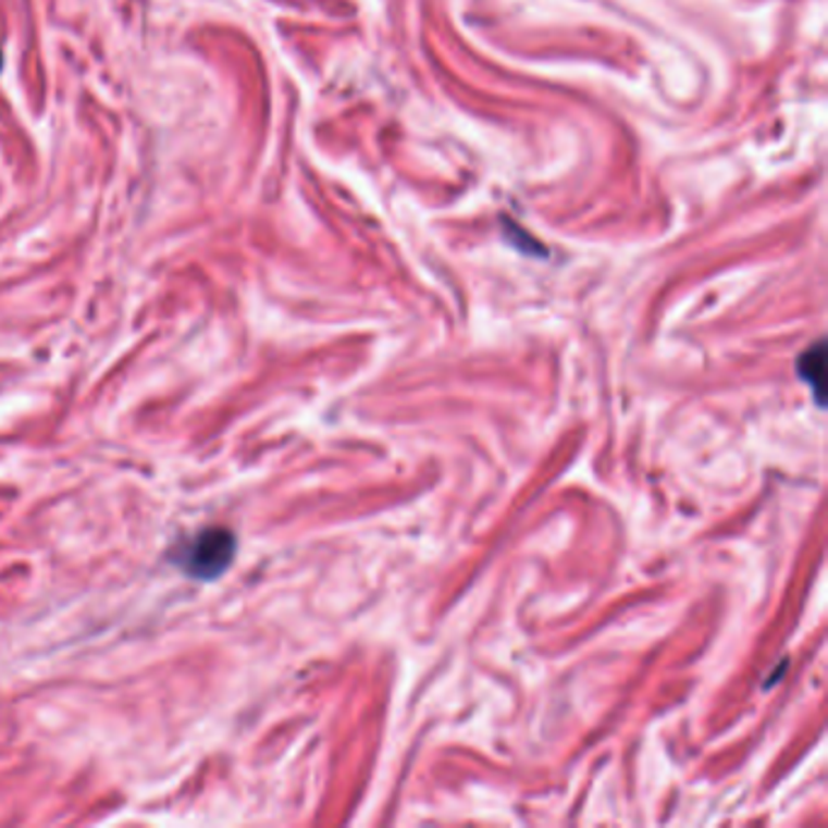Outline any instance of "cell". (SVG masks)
Segmentation results:
<instances>
[{
    "label": "cell",
    "mask_w": 828,
    "mask_h": 828,
    "mask_svg": "<svg viewBox=\"0 0 828 828\" xmlns=\"http://www.w3.org/2000/svg\"><path fill=\"white\" fill-rule=\"evenodd\" d=\"M234 557H236V534L222 526L199 530L195 537L187 540L183 547H177V552L173 554V559L177 566H181V571H185L190 579H199V581L219 579V576L234 564Z\"/></svg>",
    "instance_id": "6da1fadb"
},
{
    "label": "cell",
    "mask_w": 828,
    "mask_h": 828,
    "mask_svg": "<svg viewBox=\"0 0 828 828\" xmlns=\"http://www.w3.org/2000/svg\"><path fill=\"white\" fill-rule=\"evenodd\" d=\"M796 370H800L802 380L812 386L814 390V396H816V404H824V382H826V345L819 341L814 345V348L806 350L802 358H800V364H796Z\"/></svg>",
    "instance_id": "7a4b0ae2"
}]
</instances>
